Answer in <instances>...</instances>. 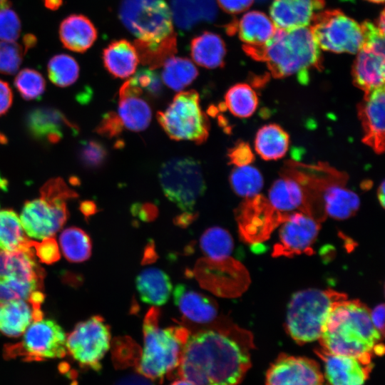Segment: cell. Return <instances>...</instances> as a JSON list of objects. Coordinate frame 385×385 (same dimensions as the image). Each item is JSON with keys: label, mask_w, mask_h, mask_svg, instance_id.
Listing matches in <instances>:
<instances>
[{"label": "cell", "mask_w": 385, "mask_h": 385, "mask_svg": "<svg viewBox=\"0 0 385 385\" xmlns=\"http://www.w3.org/2000/svg\"><path fill=\"white\" fill-rule=\"evenodd\" d=\"M238 212L237 220L242 235L247 238L254 228H269L271 230L282 223L289 215L275 210L262 195L247 198Z\"/></svg>", "instance_id": "obj_21"}, {"label": "cell", "mask_w": 385, "mask_h": 385, "mask_svg": "<svg viewBox=\"0 0 385 385\" xmlns=\"http://www.w3.org/2000/svg\"><path fill=\"white\" fill-rule=\"evenodd\" d=\"M135 287L140 299L153 306L165 304L173 290L169 276L156 267L142 270L135 279Z\"/></svg>", "instance_id": "obj_31"}, {"label": "cell", "mask_w": 385, "mask_h": 385, "mask_svg": "<svg viewBox=\"0 0 385 385\" xmlns=\"http://www.w3.org/2000/svg\"><path fill=\"white\" fill-rule=\"evenodd\" d=\"M252 336L239 329L190 333L177 368L194 385H237L251 366Z\"/></svg>", "instance_id": "obj_1"}, {"label": "cell", "mask_w": 385, "mask_h": 385, "mask_svg": "<svg viewBox=\"0 0 385 385\" xmlns=\"http://www.w3.org/2000/svg\"><path fill=\"white\" fill-rule=\"evenodd\" d=\"M190 54L192 60L202 67H222L226 55L225 44L217 34L204 31L192 39Z\"/></svg>", "instance_id": "obj_32"}, {"label": "cell", "mask_w": 385, "mask_h": 385, "mask_svg": "<svg viewBox=\"0 0 385 385\" xmlns=\"http://www.w3.org/2000/svg\"><path fill=\"white\" fill-rule=\"evenodd\" d=\"M135 47L139 61L150 68L155 69L161 66L176 52V35L173 33L159 43H148L136 39Z\"/></svg>", "instance_id": "obj_38"}, {"label": "cell", "mask_w": 385, "mask_h": 385, "mask_svg": "<svg viewBox=\"0 0 385 385\" xmlns=\"http://www.w3.org/2000/svg\"><path fill=\"white\" fill-rule=\"evenodd\" d=\"M107 155L106 148L98 140H87L81 143L78 158L83 165L87 168H99L105 163Z\"/></svg>", "instance_id": "obj_44"}, {"label": "cell", "mask_w": 385, "mask_h": 385, "mask_svg": "<svg viewBox=\"0 0 385 385\" xmlns=\"http://www.w3.org/2000/svg\"><path fill=\"white\" fill-rule=\"evenodd\" d=\"M119 18L141 41L159 43L174 33L170 9L164 0H122Z\"/></svg>", "instance_id": "obj_8"}, {"label": "cell", "mask_w": 385, "mask_h": 385, "mask_svg": "<svg viewBox=\"0 0 385 385\" xmlns=\"http://www.w3.org/2000/svg\"><path fill=\"white\" fill-rule=\"evenodd\" d=\"M277 28L270 16L260 11L245 13L235 25L244 48H256L264 46L274 35Z\"/></svg>", "instance_id": "obj_27"}, {"label": "cell", "mask_w": 385, "mask_h": 385, "mask_svg": "<svg viewBox=\"0 0 385 385\" xmlns=\"http://www.w3.org/2000/svg\"><path fill=\"white\" fill-rule=\"evenodd\" d=\"M14 85L26 100L40 98L45 91L46 82L41 74L31 68H24L19 72Z\"/></svg>", "instance_id": "obj_43"}, {"label": "cell", "mask_w": 385, "mask_h": 385, "mask_svg": "<svg viewBox=\"0 0 385 385\" xmlns=\"http://www.w3.org/2000/svg\"><path fill=\"white\" fill-rule=\"evenodd\" d=\"M267 200L275 210L283 215L299 210L312 215L303 188L297 180L287 175L283 174L282 178L272 184Z\"/></svg>", "instance_id": "obj_24"}, {"label": "cell", "mask_w": 385, "mask_h": 385, "mask_svg": "<svg viewBox=\"0 0 385 385\" xmlns=\"http://www.w3.org/2000/svg\"><path fill=\"white\" fill-rule=\"evenodd\" d=\"M370 310L358 300L337 302L324 322L319 341L322 349L371 363L374 354L384 351L382 335L373 325Z\"/></svg>", "instance_id": "obj_2"}, {"label": "cell", "mask_w": 385, "mask_h": 385, "mask_svg": "<svg viewBox=\"0 0 385 385\" xmlns=\"http://www.w3.org/2000/svg\"><path fill=\"white\" fill-rule=\"evenodd\" d=\"M319 228V222L310 215L302 212L289 214L282 222L279 241L274 247L272 255L291 257L301 253L312 254V245Z\"/></svg>", "instance_id": "obj_14"}, {"label": "cell", "mask_w": 385, "mask_h": 385, "mask_svg": "<svg viewBox=\"0 0 385 385\" xmlns=\"http://www.w3.org/2000/svg\"><path fill=\"white\" fill-rule=\"evenodd\" d=\"M323 7V0H272L270 17L277 29L309 27Z\"/></svg>", "instance_id": "obj_19"}, {"label": "cell", "mask_w": 385, "mask_h": 385, "mask_svg": "<svg viewBox=\"0 0 385 385\" xmlns=\"http://www.w3.org/2000/svg\"><path fill=\"white\" fill-rule=\"evenodd\" d=\"M31 247L42 262L51 264L60 258L58 245L52 237L43 239L40 242L31 240Z\"/></svg>", "instance_id": "obj_48"}, {"label": "cell", "mask_w": 385, "mask_h": 385, "mask_svg": "<svg viewBox=\"0 0 385 385\" xmlns=\"http://www.w3.org/2000/svg\"><path fill=\"white\" fill-rule=\"evenodd\" d=\"M26 125L36 140L48 143H58L66 131L74 135L78 127L59 110L51 107H38L31 110L26 117Z\"/></svg>", "instance_id": "obj_18"}, {"label": "cell", "mask_w": 385, "mask_h": 385, "mask_svg": "<svg viewBox=\"0 0 385 385\" xmlns=\"http://www.w3.org/2000/svg\"><path fill=\"white\" fill-rule=\"evenodd\" d=\"M21 21L16 13L9 6L0 9V40L16 41L21 33Z\"/></svg>", "instance_id": "obj_47"}, {"label": "cell", "mask_w": 385, "mask_h": 385, "mask_svg": "<svg viewBox=\"0 0 385 385\" xmlns=\"http://www.w3.org/2000/svg\"><path fill=\"white\" fill-rule=\"evenodd\" d=\"M384 87L364 95L358 105L364 131L362 142L378 154L384 150Z\"/></svg>", "instance_id": "obj_17"}, {"label": "cell", "mask_w": 385, "mask_h": 385, "mask_svg": "<svg viewBox=\"0 0 385 385\" xmlns=\"http://www.w3.org/2000/svg\"><path fill=\"white\" fill-rule=\"evenodd\" d=\"M170 9L175 25L183 31L202 22H212L218 14L216 0H170Z\"/></svg>", "instance_id": "obj_25"}, {"label": "cell", "mask_w": 385, "mask_h": 385, "mask_svg": "<svg viewBox=\"0 0 385 385\" xmlns=\"http://www.w3.org/2000/svg\"><path fill=\"white\" fill-rule=\"evenodd\" d=\"M62 3L63 0H44L45 6L51 10L58 9Z\"/></svg>", "instance_id": "obj_56"}, {"label": "cell", "mask_w": 385, "mask_h": 385, "mask_svg": "<svg viewBox=\"0 0 385 385\" xmlns=\"http://www.w3.org/2000/svg\"><path fill=\"white\" fill-rule=\"evenodd\" d=\"M320 49L356 53L364 41L361 24L337 10L321 11L310 27Z\"/></svg>", "instance_id": "obj_10"}, {"label": "cell", "mask_w": 385, "mask_h": 385, "mask_svg": "<svg viewBox=\"0 0 385 385\" xmlns=\"http://www.w3.org/2000/svg\"><path fill=\"white\" fill-rule=\"evenodd\" d=\"M377 195H378V199L379 200V202H380L381 205L382 207H384V200H385V197H384V181H382L381 184L379 187Z\"/></svg>", "instance_id": "obj_57"}, {"label": "cell", "mask_w": 385, "mask_h": 385, "mask_svg": "<svg viewBox=\"0 0 385 385\" xmlns=\"http://www.w3.org/2000/svg\"><path fill=\"white\" fill-rule=\"evenodd\" d=\"M123 128V124L118 114L114 112H109L103 115L96 128V132L107 138H113L121 133Z\"/></svg>", "instance_id": "obj_50"}, {"label": "cell", "mask_w": 385, "mask_h": 385, "mask_svg": "<svg viewBox=\"0 0 385 385\" xmlns=\"http://www.w3.org/2000/svg\"><path fill=\"white\" fill-rule=\"evenodd\" d=\"M42 285V283L38 282L0 277V304L18 299L29 301L33 293L39 291Z\"/></svg>", "instance_id": "obj_42"}, {"label": "cell", "mask_w": 385, "mask_h": 385, "mask_svg": "<svg viewBox=\"0 0 385 385\" xmlns=\"http://www.w3.org/2000/svg\"><path fill=\"white\" fill-rule=\"evenodd\" d=\"M97 30L89 19L82 14H72L64 19L59 27V37L63 46L83 53L97 38Z\"/></svg>", "instance_id": "obj_28"}, {"label": "cell", "mask_w": 385, "mask_h": 385, "mask_svg": "<svg viewBox=\"0 0 385 385\" xmlns=\"http://www.w3.org/2000/svg\"><path fill=\"white\" fill-rule=\"evenodd\" d=\"M260 1V0H259ZM260 1H265V0H260Z\"/></svg>", "instance_id": "obj_63"}, {"label": "cell", "mask_w": 385, "mask_h": 385, "mask_svg": "<svg viewBox=\"0 0 385 385\" xmlns=\"http://www.w3.org/2000/svg\"><path fill=\"white\" fill-rule=\"evenodd\" d=\"M102 58L107 71L120 78L132 76L140 61L135 46L125 39L111 42L103 49Z\"/></svg>", "instance_id": "obj_30"}, {"label": "cell", "mask_w": 385, "mask_h": 385, "mask_svg": "<svg viewBox=\"0 0 385 385\" xmlns=\"http://www.w3.org/2000/svg\"><path fill=\"white\" fill-rule=\"evenodd\" d=\"M319 364L309 358L281 354L266 372L265 385H323Z\"/></svg>", "instance_id": "obj_15"}, {"label": "cell", "mask_w": 385, "mask_h": 385, "mask_svg": "<svg viewBox=\"0 0 385 385\" xmlns=\"http://www.w3.org/2000/svg\"><path fill=\"white\" fill-rule=\"evenodd\" d=\"M115 385H154L152 380L140 374H132L120 379Z\"/></svg>", "instance_id": "obj_53"}, {"label": "cell", "mask_w": 385, "mask_h": 385, "mask_svg": "<svg viewBox=\"0 0 385 385\" xmlns=\"http://www.w3.org/2000/svg\"><path fill=\"white\" fill-rule=\"evenodd\" d=\"M23 41L24 43L25 51L31 48L36 43V38L32 34H26L24 36Z\"/></svg>", "instance_id": "obj_55"}, {"label": "cell", "mask_w": 385, "mask_h": 385, "mask_svg": "<svg viewBox=\"0 0 385 385\" xmlns=\"http://www.w3.org/2000/svg\"><path fill=\"white\" fill-rule=\"evenodd\" d=\"M202 251L214 262H222L230 258L233 247V240L230 234L220 227L207 229L200 240Z\"/></svg>", "instance_id": "obj_36"}, {"label": "cell", "mask_w": 385, "mask_h": 385, "mask_svg": "<svg viewBox=\"0 0 385 385\" xmlns=\"http://www.w3.org/2000/svg\"><path fill=\"white\" fill-rule=\"evenodd\" d=\"M227 157L231 164L236 167L247 165L254 160V153L250 145L245 142L237 143L227 153Z\"/></svg>", "instance_id": "obj_49"}, {"label": "cell", "mask_w": 385, "mask_h": 385, "mask_svg": "<svg viewBox=\"0 0 385 385\" xmlns=\"http://www.w3.org/2000/svg\"><path fill=\"white\" fill-rule=\"evenodd\" d=\"M255 0H216L218 6L225 12L236 14L247 10Z\"/></svg>", "instance_id": "obj_51"}, {"label": "cell", "mask_w": 385, "mask_h": 385, "mask_svg": "<svg viewBox=\"0 0 385 385\" xmlns=\"http://www.w3.org/2000/svg\"><path fill=\"white\" fill-rule=\"evenodd\" d=\"M371 320L376 329L384 335V304H381L375 307L370 312Z\"/></svg>", "instance_id": "obj_54"}, {"label": "cell", "mask_w": 385, "mask_h": 385, "mask_svg": "<svg viewBox=\"0 0 385 385\" xmlns=\"http://www.w3.org/2000/svg\"><path fill=\"white\" fill-rule=\"evenodd\" d=\"M344 1H352V0H344Z\"/></svg>", "instance_id": "obj_62"}, {"label": "cell", "mask_w": 385, "mask_h": 385, "mask_svg": "<svg viewBox=\"0 0 385 385\" xmlns=\"http://www.w3.org/2000/svg\"><path fill=\"white\" fill-rule=\"evenodd\" d=\"M60 247L64 257L71 262H81L91 254V240L88 234L78 227L64 230L59 237Z\"/></svg>", "instance_id": "obj_37"}, {"label": "cell", "mask_w": 385, "mask_h": 385, "mask_svg": "<svg viewBox=\"0 0 385 385\" xmlns=\"http://www.w3.org/2000/svg\"><path fill=\"white\" fill-rule=\"evenodd\" d=\"M158 178L164 195L183 211L179 225L190 224L197 216L195 206L206 190L200 163L190 157L171 159L163 164Z\"/></svg>", "instance_id": "obj_6"}, {"label": "cell", "mask_w": 385, "mask_h": 385, "mask_svg": "<svg viewBox=\"0 0 385 385\" xmlns=\"http://www.w3.org/2000/svg\"><path fill=\"white\" fill-rule=\"evenodd\" d=\"M6 6H9V0H0V9Z\"/></svg>", "instance_id": "obj_60"}, {"label": "cell", "mask_w": 385, "mask_h": 385, "mask_svg": "<svg viewBox=\"0 0 385 385\" xmlns=\"http://www.w3.org/2000/svg\"><path fill=\"white\" fill-rule=\"evenodd\" d=\"M48 76L57 86L67 87L73 84L78 78L79 66L77 61L68 54H58L48 61Z\"/></svg>", "instance_id": "obj_41"}, {"label": "cell", "mask_w": 385, "mask_h": 385, "mask_svg": "<svg viewBox=\"0 0 385 385\" xmlns=\"http://www.w3.org/2000/svg\"><path fill=\"white\" fill-rule=\"evenodd\" d=\"M23 48L15 41H0V73L12 75L17 72L23 61Z\"/></svg>", "instance_id": "obj_45"}, {"label": "cell", "mask_w": 385, "mask_h": 385, "mask_svg": "<svg viewBox=\"0 0 385 385\" xmlns=\"http://www.w3.org/2000/svg\"><path fill=\"white\" fill-rule=\"evenodd\" d=\"M289 144L288 133L279 125L274 123L260 128L255 140L256 152L265 160H278L284 157Z\"/></svg>", "instance_id": "obj_33"}, {"label": "cell", "mask_w": 385, "mask_h": 385, "mask_svg": "<svg viewBox=\"0 0 385 385\" xmlns=\"http://www.w3.org/2000/svg\"><path fill=\"white\" fill-rule=\"evenodd\" d=\"M129 80L150 96L157 97L162 92V81L158 74L152 68L140 69Z\"/></svg>", "instance_id": "obj_46"}, {"label": "cell", "mask_w": 385, "mask_h": 385, "mask_svg": "<svg viewBox=\"0 0 385 385\" xmlns=\"http://www.w3.org/2000/svg\"><path fill=\"white\" fill-rule=\"evenodd\" d=\"M170 385H194V384L185 379H179L178 380H175Z\"/></svg>", "instance_id": "obj_59"}, {"label": "cell", "mask_w": 385, "mask_h": 385, "mask_svg": "<svg viewBox=\"0 0 385 385\" xmlns=\"http://www.w3.org/2000/svg\"><path fill=\"white\" fill-rule=\"evenodd\" d=\"M67 353L66 335L55 321H34L24 333L22 340L5 346L8 358L22 357L26 361L63 358Z\"/></svg>", "instance_id": "obj_9"}, {"label": "cell", "mask_w": 385, "mask_h": 385, "mask_svg": "<svg viewBox=\"0 0 385 385\" xmlns=\"http://www.w3.org/2000/svg\"><path fill=\"white\" fill-rule=\"evenodd\" d=\"M384 24H385L384 12V11H382L376 25L381 31L384 32V28H385Z\"/></svg>", "instance_id": "obj_58"}, {"label": "cell", "mask_w": 385, "mask_h": 385, "mask_svg": "<svg viewBox=\"0 0 385 385\" xmlns=\"http://www.w3.org/2000/svg\"><path fill=\"white\" fill-rule=\"evenodd\" d=\"M244 49L255 59L265 62L274 78L295 75L302 83L309 81V71L321 64L320 48L309 26L277 29L264 46Z\"/></svg>", "instance_id": "obj_3"}, {"label": "cell", "mask_w": 385, "mask_h": 385, "mask_svg": "<svg viewBox=\"0 0 385 385\" xmlns=\"http://www.w3.org/2000/svg\"><path fill=\"white\" fill-rule=\"evenodd\" d=\"M173 294L175 305L187 319L197 324H207L216 318L217 305L207 295L182 284L175 286Z\"/></svg>", "instance_id": "obj_22"}, {"label": "cell", "mask_w": 385, "mask_h": 385, "mask_svg": "<svg viewBox=\"0 0 385 385\" xmlns=\"http://www.w3.org/2000/svg\"><path fill=\"white\" fill-rule=\"evenodd\" d=\"M364 41L352 67L354 85L364 95L384 87V32L371 21L362 24Z\"/></svg>", "instance_id": "obj_11"}, {"label": "cell", "mask_w": 385, "mask_h": 385, "mask_svg": "<svg viewBox=\"0 0 385 385\" xmlns=\"http://www.w3.org/2000/svg\"><path fill=\"white\" fill-rule=\"evenodd\" d=\"M41 319V310L36 309L27 300L18 299L0 304V332L7 337L21 336L34 321Z\"/></svg>", "instance_id": "obj_26"}, {"label": "cell", "mask_w": 385, "mask_h": 385, "mask_svg": "<svg viewBox=\"0 0 385 385\" xmlns=\"http://www.w3.org/2000/svg\"><path fill=\"white\" fill-rule=\"evenodd\" d=\"M367 1H369L373 2V3H377V4H379V3H382V2H384V0H367Z\"/></svg>", "instance_id": "obj_61"}, {"label": "cell", "mask_w": 385, "mask_h": 385, "mask_svg": "<svg viewBox=\"0 0 385 385\" xmlns=\"http://www.w3.org/2000/svg\"><path fill=\"white\" fill-rule=\"evenodd\" d=\"M157 118L163 130L173 140L201 144L208 137L209 120L201 109L199 95L194 90L176 94L168 108L158 113Z\"/></svg>", "instance_id": "obj_7"}, {"label": "cell", "mask_w": 385, "mask_h": 385, "mask_svg": "<svg viewBox=\"0 0 385 385\" xmlns=\"http://www.w3.org/2000/svg\"><path fill=\"white\" fill-rule=\"evenodd\" d=\"M110 327L101 316L78 323L66 337L67 352L81 366L95 371L111 346Z\"/></svg>", "instance_id": "obj_12"}, {"label": "cell", "mask_w": 385, "mask_h": 385, "mask_svg": "<svg viewBox=\"0 0 385 385\" xmlns=\"http://www.w3.org/2000/svg\"><path fill=\"white\" fill-rule=\"evenodd\" d=\"M162 80L171 89L180 91L191 84L198 71L187 58L170 56L163 64Z\"/></svg>", "instance_id": "obj_34"}, {"label": "cell", "mask_w": 385, "mask_h": 385, "mask_svg": "<svg viewBox=\"0 0 385 385\" xmlns=\"http://www.w3.org/2000/svg\"><path fill=\"white\" fill-rule=\"evenodd\" d=\"M230 183L237 195L247 199L259 194L263 187V178L259 170L247 165L234 168Z\"/></svg>", "instance_id": "obj_40"}, {"label": "cell", "mask_w": 385, "mask_h": 385, "mask_svg": "<svg viewBox=\"0 0 385 385\" xmlns=\"http://www.w3.org/2000/svg\"><path fill=\"white\" fill-rule=\"evenodd\" d=\"M160 310L152 307L143 326V349L137 371L152 381L163 379L179 366L190 332L183 327L160 328Z\"/></svg>", "instance_id": "obj_4"}, {"label": "cell", "mask_w": 385, "mask_h": 385, "mask_svg": "<svg viewBox=\"0 0 385 385\" xmlns=\"http://www.w3.org/2000/svg\"><path fill=\"white\" fill-rule=\"evenodd\" d=\"M43 270L36 263L33 248L0 250V277L43 284Z\"/></svg>", "instance_id": "obj_23"}, {"label": "cell", "mask_w": 385, "mask_h": 385, "mask_svg": "<svg viewBox=\"0 0 385 385\" xmlns=\"http://www.w3.org/2000/svg\"><path fill=\"white\" fill-rule=\"evenodd\" d=\"M316 352L324 362L325 385H364L368 379L371 363L352 356L332 354L322 349Z\"/></svg>", "instance_id": "obj_16"}, {"label": "cell", "mask_w": 385, "mask_h": 385, "mask_svg": "<svg viewBox=\"0 0 385 385\" xmlns=\"http://www.w3.org/2000/svg\"><path fill=\"white\" fill-rule=\"evenodd\" d=\"M346 180L344 178L332 183L320 197L323 210L329 217L344 220L354 215L359 207V197L345 186Z\"/></svg>", "instance_id": "obj_29"}, {"label": "cell", "mask_w": 385, "mask_h": 385, "mask_svg": "<svg viewBox=\"0 0 385 385\" xmlns=\"http://www.w3.org/2000/svg\"><path fill=\"white\" fill-rule=\"evenodd\" d=\"M24 232L20 219L14 211L0 210V250L32 248L31 240Z\"/></svg>", "instance_id": "obj_35"}, {"label": "cell", "mask_w": 385, "mask_h": 385, "mask_svg": "<svg viewBox=\"0 0 385 385\" xmlns=\"http://www.w3.org/2000/svg\"><path fill=\"white\" fill-rule=\"evenodd\" d=\"M13 101L12 91L9 84L0 80V115L10 108Z\"/></svg>", "instance_id": "obj_52"}, {"label": "cell", "mask_w": 385, "mask_h": 385, "mask_svg": "<svg viewBox=\"0 0 385 385\" xmlns=\"http://www.w3.org/2000/svg\"><path fill=\"white\" fill-rule=\"evenodd\" d=\"M66 201L44 195L26 201L20 215L21 225L26 234L38 240L51 237L67 220Z\"/></svg>", "instance_id": "obj_13"}, {"label": "cell", "mask_w": 385, "mask_h": 385, "mask_svg": "<svg viewBox=\"0 0 385 385\" xmlns=\"http://www.w3.org/2000/svg\"><path fill=\"white\" fill-rule=\"evenodd\" d=\"M345 299L344 294L332 289L297 292L287 307L286 327L289 335L299 344L319 340L332 307Z\"/></svg>", "instance_id": "obj_5"}, {"label": "cell", "mask_w": 385, "mask_h": 385, "mask_svg": "<svg viewBox=\"0 0 385 385\" xmlns=\"http://www.w3.org/2000/svg\"><path fill=\"white\" fill-rule=\"evenodd\" d=\"M258 98L255 91L247 83L230 87L225 96V106L239 118H248L256 111Z\"/></svg>", "instance_id": "obj_39"}, {"label": "cell", "mask_w": 385, "mask_h": 385, "mask_svg": "<svg viewBox=\"0 0 385 385\" xmlns=\"http://www.w3.org/2000/svg\"><path fill=\"white\" fill-rule=\"evenodd\" d=\"M143 91L125 81L119 91L118 115L123 126L131 131L145 130L151 121L152 111L148 102L141 97Z\"/></svg>", "instance_id": "obj_20"}]
</instances>
